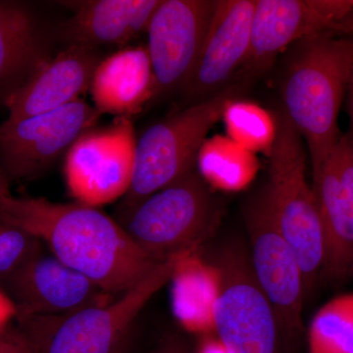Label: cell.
<instances>
[{
    "mask_svg": "<svg viewBox=\"0 0 353 353\" xmlns=\"http://www.w3.org/2000/svg\"><path fill=\"white\" fill-rule=\"evenodd\" d=\"M347 112L352 118V125H353V70L347 90Z\"/></svg>",
    "mask_w": 353,
    "mask_h": 353,
    "instance_id": "cell-28",
    "label": "cell"
},
{
    "mask_svg": "<svg viewBox=\"0 0 353 353\" xmlns=\"http://www.w3.org/2000/svg\"><path fill=\"white\" fill-rule=\"evenodd\" d=\"M17 316L64 317L104 305L111 296L46 250L44 245L0 284Z\"/></svg>",
    "mask_w": 353,
    "mask_h": 353,
    "instance_id": "cell-11",
    "label": "cell"
},
{
    "mask_svg": "<svg viewBox=\"0 0 353 353\" xmlns=\"http://www.w3.org/2000/svg\"><path fill=\"white\" fill-rule=\"evenodd\" d=\"M303 139L285 111L275 113L267 194L278 226L296 253L305 294L314 287L325 260V234L312 187L306 181Z\"/></svg>",
    "mask_w": 353,
    "mask_h": 353,
    "instance_id": "cell-5",
    "label": "cell"
},
{
    "mask_svg": "<svg viewBox=\"0 0 353 353\" xmlns=\"http://www.w3.org/2000/svg\"><path fill=\"white\" fill-rule=\"evenodd\" d=\"M176 259L158 265L136 287L104 305L64 317L16 316L37 353H127L141 310L173 276Z\"/></svg>",
    "mask_w": 353,
    "mask_h": 353,
    "instance_id": "cell-6",
    "label": "cell"
},
{
    "mask_svg": "<svg viewBox=\"0 0 353 353\" xmlns=\"http://www.w3.org/2000/svg\"><path fill=\"white\" fill-rule=\"evenodd\" d=\"M17 316V310L6 292L0 289V330L6 328Z\"/></svg>",
    "mask_w": 353,
    "mask_h": 353,
    "instance_id": "cell-24",
    "label": "cell"
},
{
    "mask_svg": "<svg viewBox=\"0 0 353 353\" xmlns=\"http://www.w3.org/2000/svg\"><path fill=\"white\" fill-rule=\"evenodd\" d=\"M43 245L0 212V284Z\"/></svg>",
    "mask_w": 353,
    "mask_h": 353,
    "instance_id": "cell-22",
    "label": "cell"
},
{
    "mask_svg": "<svg viewBox=\"0 0 353 353\" xmlns=\"http://www.w3.org/2000/svg\"><path fill=\"white\" fill-rule=\"evenodd\" d=\"M94 108L129 117L141 112L153 97V73L148 50L132 46L104 57L90 87Z\"/></svg>",
    "mask_w": 353,
    "mask_h": 353,
    "instance_id": "cell-19",
    "label": "cell"
},
{
    "mask_svg": "<svg viewBox=\"0 0 353 353\" xmlns=\"http://www.w3.org/2000/svg\"><path fill=\"white\" fill-rule=\"evenodd\" d=\"M217 0H162L148 28L152 99L182 90L201 53Z\"/></svg>",
    "mask_w": 353,
    "mask_h": 353,
    "instance_id": "cell-12",
    "label": "cell"
},
{
    "mask_svg": "<svg viewBox=\"0 0 353 353\" xmlns=\"http://www.w3.org/2000/svg\"><path fill=\"white\" fill-rule=\"evenodd\" d=\"M307 345L308 353H353V292L334 297L316 312Z\"/></svg>",
    "mask_w": 353,
    "mask_h": 353,
    "instance_id": "cell-20",
    "label": "cell"
},
{
    "mask_svg": "<svg viewBox=\"0 0 353 353\" xmlns=\"http://www.w3.org/2000/svg\"><path fill=\"white\" fill-rule=\"evenodd\" d=\"M232 136L250 148H260L273 143L275 131L263 111L252 104L232 102L224 114Z\"/></svg>",
    "mask_w": 353,
    "mask_h": 353,
    "instance_id": "cell-21",
    "label": "cell"
},
{
    "mask_svg": "<svg viewBox=\"0 0 353 353\" xmlns=\"http://www.w3.org/2000/svg\"><path fill=\"white\" fill-rule=\"evenodd\" d=\"M221 210L196 168L134 208L117 212L115 220L141 252L163 263L196 252L219 226Z\"/></svg>",
    "mask_w": 353,
    "mask_h": 353,
    "instance_id": "cell-4",
    "label": "cell"
},
{
    "mask_svg": "<svg viewBox=\"0 0 353 353\" xmlns=\"http://www.w3.org/2000/svg\"><path fill=\"white\" fill-rule=\"evenodd\" d=\"M137 137L129 117L81 134L65 155L64 176L70 196L99 208L122 199L131 187Z\"/></svg>",
    "mask_w": 353,
    "mask_h": 353,
    "instance_id": "cell-9",
    "label": "cell"
},
{
    "mask_svg": "<svg viewBox=\"0 0 353 353\" xmlns=\"http://www.w3.org/2000/svg\"><path fill=\"white\" fill-rule=\"evenodd\" d=\"M331 32L336 36L343 34V36H350L353 38V9L343 20L334 26Z\"/></svg>",
    "mask_w": 353,
    "mask_h": 353,
    "instance_id": "cell-25",
    "label": "cell"
},
{
    "mask_svg": "<svg viewBox=\"0 0 353 353\" xmlns=\"http://www.w3.org/2000/svg\"><path fill=\"white\" fill-rule=\"evenodd\" d=\"M312 189L325 234L321 275L341 283L353 275V125L313 173Z\"/></svg>",
    "mask_w": 353,
    "mask_h": 353,
    "instance_id": "cell-14",
    "label": "cell"
},
{
    "mask_svg": "<svg viewBox=\"0 0 353 353\" xmlns=\"http://www.w3.org/2000/svg\"><path fill=\"white\" fill-rule=\"evenodd\" d=\"M241 211L256 282L275 310L282 334H301L306 296L303 271L278 226L265 185L245 199Z\"/></svg>",
    "mask_w": 353,
    "mask_h": 353,
    "instance_id": "cell-8",
    "label": "cell"
},
{
    "mask_svg": "<svg viewBox=\"0 0 353 353\" xmlns=\"http://www.w3.org/2000/svg\"><path fill=\"white\" fill-rule=\"evenodd\" d=\"M0 212L113 296L136 287L161 264L141 252L119 223L97 208L11 196L0 204Z\"/></svg>",
    "mask_w": 353,
    "mask_h": 353,
    "instance_id": "cell-1",
    "label": "cell"
},
{
    "mask_svg": "<svg viewBox=\"0 0 353 353\" xmlns=\"http://www.w3.org/2000/svg\"><path fill=\"white\" fill-rule=\"evenodd\" d=\"M48 28L29 4L0 0V106L53 57Z\"/></svg>",
    "mask_w": 353,
    "mask_h": 353,
    "instance_id": "cell-17",
    "label": "cell"
},
{
    "mask_svg": "<svg viewBox=\"0 0 353 353\" xmlns=\"http://www.w3.org/2000/svg\"><path fill=\"white\" fill-rule=\"evenodd\" d=\"M0 353H37L17 324L0 330Z\"/></svg>",
    "mask_w": 353,
    "mask_h": 353,
    "instance_id": "cell-23",
    "label": "cell"
},
{
    "mask_svg": "<svg viewBox=\"0 0 353 353\" xmlns=\"http://www.w3.org/2000/svg\"><path fill=\"white\" fill-rule=\"evenodd\" d=\"M199 353H229L218 340H205L201 343Z\"/></svg>",
    "mask_w": 353,
    "mask_h": 353,
    "instance_id": "cell-26",
    "label": "cell"
},
{
    "mask_svg": "<svg viewBox=\"0 0 353 353\" xmlns=\"http://www.w3.org/2000/svg\"><path fill=\"white\" fill-rule=\"evenodd\" d=\"M353 70V39L323 32L285 53L280 88L283 110L307 145L312 174L341 134L339 115Z\"/></svg>",
    "mask_w": 353,
    "mask_h": 353,
    "instance_id": "cell-2",
    "label": "cell"
},
{
    "mask_svg": "<svg viewBox=\"0 0 353 353\" xmlns=\"http://www.w3.org/2000/svg\"><path fill=\"white\" fill-rule=\"evenodd\" d=\"M353 39V38H352Z\"/></svg>",
    "mask_w": 353,
    "mask_h": 353,
    "instance_id": "cell-30",
    "label": "cell"
},
{
    "mask_svg": "<svg viewBox=\"0 0 353 353\" xmlns=\"http://www.w3.org/2000/svg\"><path fill=\"white\" fill-rule=\"evenodd\" d=\"M101 114L82 99L63 108L0 125V168L9 180L31 181L66 155Z\"/></svg>",
    "mask_w": 353,
    "mask_h": 353,
    "instance_id": "cell-10",
    "label": "cell"
},
{
    "mask_svg": "<svg viewBox=\"0 0 353 353\" xmlns=\"http://www.w3.org/2000/svg\"><path fill=\"white\" fill-rule=\"evenodd\" d=\"M352 9L353 0H256L243 80L270 69L296 41L331 32Z\"/></svg>",
    "mask_w": 353,
    "mask_h": 353,
    "instance_id": "cell-13",
    "label": "cell"
},
{
    "mask_svg": "<svg viewBox=\"0 0 353 353\" xmlns=\"http://www.w3.org/2000/svg\"><path fill=\"white\" fill-rule=\"evenodd\" d=\"M162 0H94L72 3L75 14L62 29L70 44L122 46L148 31Z\"/></svg>",
    "mask_w": 353,
    "mask_h": 353,
    "instance_id": "cell-18",
    "label": "cell"
},
{
    "mask_svg": "<svg viewBox=\"0 0 353 353\" xmlns=\"http://www.w3.org/2000/svg\"><path fill=\"white\" fill-rule=\"evenodd\" d=\"M99 48L70 44L34 73L9 103L7 120L17 121L60 108L90 90L95 69L103 59Z\"/></svg>",
    "mask_w": 353,
    "mask_h": 353,
    "instance_id": "cell-16",
    "label": "cell"
},
{
    "mask_svg": "<svg viewBox=\"0 0 353 353\" xmlns=\"http://www.w3.org/2000/svg\"><path fill=\"white\" fill-rule=\"evenodd\" d=\"M210 264L215 280L211 326L227 352L281 353L282 330L256 282L248 250L228 245Z\"/></svg>",
    "mask_w": 353,
    "mask_h": 353,
    "instance_id": "cell-7",
    "label": "cell"
},
{
    "mask_svg": "<svg viewBox=\"0 0 353 353\" xmlns=\"http://www.w3.org/2000/svg\"><path fill=\"white\" fill-rule=\"evenodd\" d=\"M152 353H185L183 352V348L179 347L178 345H175V343H167V345H163L160 348H158L157 352H153Z\"/></svg>",
    "mask_w": 353,
    "mask_h": 353,
    "instance_id": "cell-29",
    "label": "cell"
},
{
    "mask_svg": "<svg viewBox=\"0 0 353 353\" xmlns=\"http://www.w3.org/2000/svg\"><path fill=\"white\" fill-rule=\"evenodd\" d=\"M256 0H217L203 46L181 92L194 102L212 97L243 67L252 43Z\"/></svg>",
    "mask_w": 353,
    "mask_h": 353,
    "instance_id": "cell-15",
    "label": "cell"
},
{
    "mask_svg": "<svg viewBox=\"0 0 353 353\" xmlns=\"http://www.w3.org/2000/svg\"><path fill=\"white\" fill-rule=\"evenodd\" d=\"M246 83H232L166 116L137 138L131 187L121 199L117 212L134 208L196 168L208 132L224 117L228 106L245 92Z\"/></svg>",
    "mask_w": 353,
    "mask_h": 353,
    "instance_id": "cell-3",
    "label": "cell"
},
{
    "mask_svg": "<svg viewBox=\"0 0 353 353\" xmlns=\"http://www.w3.org/2000/svg\"><path fill=\"white\" fill-rule=\"evenodd\" d=\"M9 183H10V180H9L8 176L0 168V204L6 201V199H8L9 196H11Z\"/></svg>",
    "mask_w": 353,
    "mask_h": 353,
    "instance_id": "cell-27",
    "label": "cell"
}]
</instances>
